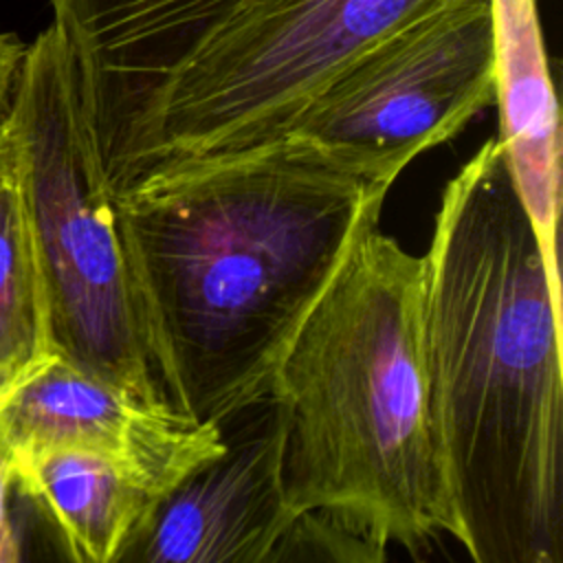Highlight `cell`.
Wrapping results in <instances>:
<instances>
[{
  "mask_svg": "<svg viewBox=\"0 0 563 563\" xmlns=\"http://www.w3.org/2000/svg\"><path fill=\"white\" fill-rule=\"evenodd\" d=\"M389 187L288 139L158 165L114 194L172 407L222 424L273 372Z\"/></svg>",
  "mask_w": 563,
  "mask_h": 563,
  "instance_id": "6da1fadb",
  "label": "cell"
},
{
  "mask_svg": "<svg viewBox=\"0 0 563 563\" xmlns=\"http://www.w3.org/2000/svg\"><path fill=\"white\" fill-rule=\"evenodd\" d=\"M422 341L453 539L475 563H561V288L497 136L442 189Z\"/></svg>",
  "mask_w": 563,
  "mask_h": 563,
  "instance_id": "7a4b0ae2",
  "label": "cell"
},
{
  "mask_svg": "<svg viewBox=\"0 0 563 563\" xmlns=\"http://www.w3.org/2000/svg\"><path fill=\"white\" fill-rule=\"evenodd\" d=\"M268 398L292 517L323 515L387 554L455 532L429 407L422 255L365 231L279 358Z\"/></svg>",
  "mask_w": 563,
  "mask_h": 563,
  "instance_id": "3957f363",
  "label": "cell"
},
{
  "mask_svg": "<svg viewBox=\"0 0 563 563\" xmlns=\"http://www.w3.org/2000/svg\"><path fill=\"white\" fill-rule=\"evenodd\" d=\"M438 0H253L165 70L81 99L112 194L143 172L277 139L385 33Z\"/></svg>",
  "mask_w": 563,
  "mask_h": 563,
  "instance_id": "277c9868",
  "label": "cell"
},
{
  "mask_svg": "<svg viewBox=\"0 0 563 563\" xmlns=\"http://www.w3.org/2000/svg\"><path fill=\"white\" fill-rule=\"evenodd\" d=\"M11 123L22 147L20 187L55 352L143 402L174 409L128 264L101 147L73 57L53 24L24 48Z\"/></svg>",
  "mask_w": 563,
  "mask_h": 563,
  "instance_id": "5b68a950",
  "label": "cell"
},
{
  "mask_svg": "<svg viewBox=\"0 0 563 563\" xmlns=\"http://www.w3.org/2000/svg\"><path fill=\"white\" fill-rule=\"evenodd\" d=\"M493 101L488 0H438L363 51L277 139L391 187L413 158L451 141Z\"/></svg>",
  "mask_w": 563,
  "mask_h": 563,
  "instance_id": "8992f818",
  "label": "cell"
},
{
  "mask_svg": "<svg viewBox=\"0 0 563 563\" xmlns=\"http://www.w3.org/2000/svg\"><path fill=\"white\" fill-rule=\"evenodd\" d=\"M222 427L227 446L156 506L121 561L271 563L292 517L279 479L282 424L271 398ZM119 561V563H121Z\"/></svg>",
  "mask_w": 563,
  "mask_h": 563,
  "instance_id": "52a82bcc",
  "label": "cell"
},
{
  "mask_svg": "<svg viewBox=\"0 0 563 563\" xmlns=\"http://www.w3.org/2000/svg\"><path fill=\"white\" fill-rule=\"evenodd\" d=\"M224 446L220 424L143 402L59 354L0 396V451L11 464L57 449H90L185 479Z\"/></svg>",
  "mask_w": 563,
  "mask_h": 563,
  "instance_id": "ba28073f",
  "label": "cell"
},
{
  "mask_svg": "<svg viewBox=\"0 0 563 563\" xmlns=\"http://www.w3.org/2000/svg\"><path fill=\"white\" fill-rule=\"evenodd\" d=\"M495 103L512 183L534 227L550 279L561 288V123L537 0H488Z\"/></svg>",
  "mask_w": 563,
  "mask_h": 563,
  "instance_id": "9c48e42d",
  "label": "cell"
},
{
  "mask_svg": "<svg viewBox=\"0 0 563 563\" xmlns=\"http://www.w3.org/2000/svg\"><path fill=\"white\" fill-rule=\"evenodd\" d=\"M11 471L15 488L77 563H119L156 506L183 482L145 462L90 449L46 451Z\"/></svg>",
  "mask_w": 563,
  "mask_h": 563,
  "instance_id": "30bf717a",
  "label": "cell"
},
{
  "mask_svg": "<svg viewBox=\"0 0 563 563\" xmlns=\"http://www.w3.org/2000/svg\"><path fill=\"white\" fill-rule=\"evenodd\" d=\"M84 90L152 77L253 0H48Z\"/></svg>",
  "mask_w": 563,
  "mask_h": 563,
  "instance_id": "8fae6325",
  "label": "cell"
},
{
  "mask_svg": "<svg viewBox=\"0 0 563 563\" xmlns=\"http://www.w3.org/2000/svg\"><path fill=\"white\" fill-rule=\"evenodd\" d=\"M53 354L46 286L18 176L0 191V396Z\"/></svg>",
  "mask_w": 563,
  "mask_h": 563,
  "instance_id": "7c38bea8",
  "label": "cell"
},
{
  "mask_svg": "<svg viewBox=\"0 0 563 563\" xmlns=\"http://www.w3.org/2000/svg\"><path fill=\"white\" fill-rule=\"evenodd\" d=\"M26 44L11 33H0V128L9 123L15 79Z\"/></svg>",
  "mask_w": 563,
  "mask_h": 563,
  "instance_id": "4fadbf2b",
  "label": "cell"
},
{
  "mask_svg": "<svg viewBox=\"0 0 563 563\" xmlns=\"http://www.w3.org/2000/svg\"><path fill=\"white\" fill-rule=\"evenodd\" d=\"M11 488H15L11 462L0 451V563H18L22 559L20 539L15 534L11 512H9Z\"/></svg>",
  "mask_w": 563,
  "mask_h": 563,
  "instance_id": "5bb4252c",
  "label": "cell"
},
{
  "mask_svg": "<svg viewBox=\"0 0 563 563\" xmlns=\"http://www.w3.org/2000/svg\"><path fill=\"white\" fill-rule=\"evenodd\" d=\"M20 156H22V147H20V136L11 123L4 128H0V191L11 185L13 180H18L20 176Z\"/></svg>",
  "mask_w": 563,
  "mask_h": 563,
  "instance_id": "9a60e30c",
  "label": "cell"
}]
</instances>
